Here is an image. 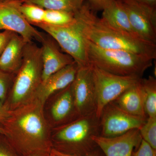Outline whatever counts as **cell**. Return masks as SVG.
<instances>
[{
	"instance_id": "d4e9b609",
	"label": "cell",
	"mask_w": 156,
	"mask_h": 156,
	"mask_svg": "<svg viewBox=\"0 0 156 156\" xmlns=\"http://www.w3.org/2000/svg\"><path fill=\"white\" fill-rule=\"evenodd\" d=\"M131 156H156V150L142 139L137 150L133 151Z\"/></svg>"
},
{
	"instance_id": "e575fe53",
	"label": "cell",
	"mask_w": 156,
	"mask_h": 156,
	"mask_svg": "<svg viewBox=\"0 0 156 156\" xmlns=\"http://www.w3.org/2000/svg\"><path fill=\"white\" fill-rule=\"evenodd\" d=\"M18 1V0H0V2H10V1Z\"/></svg>"
},
{
	"instance_id": "9a60e30c",
	"label": "cell",
	"mask_w": 156,
	"mask_h": 156,
	"mask_svg": "<svg viewBox=\"0 0 156 156\" xmlns=\"http://www.w3.org/2000/svg\"><path fill=\"white\" fill-rule=\"evenodd\" d=\"M27 43L22 37L14 34L0 56V69L9 73H17L22 64Z\"/></svg>"
},
{
	"instance_id": "44dd1931",
	"label": "cell",
	"mask_w": 156,
	"mask_h": 156,
	"mask_svg": "<svg viewBox=\"0 0 156 156\" xmlns=\"http://www.w3.org/2000/svg\"><path fill=\"white\" fill-rule=\"evenodd\" d=\"M76 21L74 13L60 10H45L43 23L49 25L63 26Z\"/></svg>"
},
{
	"instance_id": "d6a6232c",
	"label": "cell",
	"mask_w": 156,
	"mask_h": 156,
	"mask_svg": "<svg viewBox=\"0 0 156 156\" xmlns=\"http://www.w3.org/2000/svg\"><path fill=\"white\" fill-rule=\"evenodd\" d=\"M50 156H63L58 153L57 150L54 149H52L50 152Z\"/></svg>"
},
{
	"instance_id": "4316f807",
	"label": "cell",
	"mask_w": 156,
	"mask_h": 156,
	"mask_svg": "<svg viewBox=\"0 0 156 156\" xmlns=\"http://www.w3.org/2000/svg\"><path fill=\"white\" fill-rule=\"evenodd\" d=\"M114 0H89V8L92 11L102 10L104 7L109 3Z\"/></svg>"
},
{
	"instance_id": "d6986e66",
	"label": "cell",
	"mask_w": 156,
	"mask_h": 156,
	"mask_svg": "<svg viewBox=\"0 0 156 156\" xmlns=\"http://www.w3.org/2000/svg\"><path fill=\"white\" fill-rule=\"evenodd\" d=\"M40 6L45 10H60L74 13L83 5V0H20Z\"/></svg>"
},
{
	"instance_id": "1f68e13d",
	"label": "cell",
	"mask_w": 156,
	"mask_h": 156,
	"mask_svg": "<svg viewBox=\"0 0 156 156\" xmlns=\"http://www.w3.org/2000/svg\"><path fill=\"white\" fill-rule=\"evenodd\" d=\"M50 152L37 153L30 154L26 156H50Z\"/></svg>"
},
{
	"instance_id": "7a4b0ae2",
	"label": "cell",
	"mask_w": 156,
	"mask_h": 156,
	"mask_svg": "<svg viewBox=\"0 0 156 156\" xmlns=\"http://www.w3.org/2000/svg\"><path fill=\"white\" fill-rule=\"evenodd\" d=\"M74 16L84 38L105 49L123 50L152 58H156V44L113 27L97 17L89 5H83Z\"/></svg>"
},
{
	"instance_id": "8fae6325",
	"label": "cell",
	"mask_w": 156,
	"mask_h": 156,
	"mask_svg": "<svg viewBox=\"0 0 156 156\" xmlns=\"http://www.w3.org/2000/svg\"><path fill=\"white\" fill-rule=\"evenodd\" d=\"M71 87L79 116L95 112L97 101L92 66L78 68Z\"/></svg>"
},
{
	"instance_id": "cb8c5ba5",
	"label": "cell",
	"mask_w": 156,
	"mask_h": 156,
	"mask_svg": "<svg viewBox=\"0 0 156 156\" xmlns=\"http://www.w3.org/2000/svg\"><path fill=\"white\" fill-rule=\"evenodd\" d=\"M12 74L0 69V100H5L11 80Z\"/></svg>"
},
{
	"instance_id": "e0dca14e",
	"label": "cell",
	"mask_w": 156,
	"mask_h": 156,
	"mask_svg": "<svg viewBox=\"0 0 156 156\" xmlns=\"http://www.w3.org/2000/svg\"><path fill=\"white\" fill-rule=\"evenodd\" d=\"M102 11L101 18L105 22L121 31L139 37L132 28L126 10L118 0L109 3Z\"/></svg>"
},
{
	"instance_id": "f1b7e54d",
	"label": "cell",
	"mask_w": 156,
	"mask_h": 156,
	"mask_svg": "<svg viewBox=\"0 0 156 156\" xmlns=\"http://www.w3.org/2000/svg\"><path fill=\"white\" fill-rule=\"evenodd\" d=\"M0 144V156H16L13 150L14 149Z\"/></svg>"
},
{
	"instance_id": "83f0119b",
	"label": "cell",
	"mask_w": 156,
	"mask_h": 156,
	"mask_svg": "<svg viewBox=\"0 0 156 156\" xmlns=\"http://www.w3.org/2000/svg\"><path fill=\"white\" fill-rule=\"evenodd\" d=\"M11 110L4 105L0 100V123H4L11 115Z\"/></svg>"
},
{
	"instance_id": "6da1fadb",
	"label": "cell",
	"mask_w": 156,
	"mask_h": 156,
	"mask_svg": "<svg viewBox=\"0 0 156 156\" xmlns=\"http://www.w3.org/2000/svg\"><path fill=\"white\" fill-rule=\"evenodd\" d=\"M44 105L34 98L11 110V115L3 123L9 144L20 156L50 152L52 150Z\"/></svg>"
},
{
	"instance_id": "603a6c76",
	"label": "cell",
	"mask_w": 156,
	"mask_h": 156,
	"mask_svg": "<svg viewBox=\"0 0 156 156\" xmlns=\"http://www.w3.org/2000/svg\"><path fill=\"white\" fill-rule=\"evenodd\" d=\"M139 130L142 139L156 150V117H148Z\"/></svg>"
},
{
	"instance_id": "8992f818",
	"label": "cell",
	"mask_w": 156,
	"mask_h": 156,
	"mask_svg": "<svg viewBox=\"0 0 156 156\" xmlns=\"http://www.w3.org/2000/svg\"><path fill=\"white\" fill-rule=\"evenodd\" d=\"M33 26L52 37L61 50L72 57L79 67L91 65L87 57L86 40L81 33L76 20L73 23L63 26L50 25L43 22Z\"/></svg>"
},
{
	"instance_id": "277c9868",
	"label": "cell",
	"mask_w": 156,
	"mask_h": 156,
	"mask_svg": "<svg viewBox=\"0 0 156 156\" xmlns=\"http://www.w3.org/2000/svg\"><path fill=\"white\" fill-rule=\"evenodd\" d=\"M41 50L33 42L26 45L22 64L16 73L12 86L11 103L12 110L30 102L42 81Z\"/></svg>"
},
{
	"instance_id": "9c48e42d",
	"label": "cell",
	"mask_w": 156,
	"mask_h": 156,
	"mask_svg": "<svg viewBox=\"0 0 156 156\" xmlns=\"http://www.w3.org/2000/svg\"><path fill=\"white\" fill-rule=\"evenodd\" d=\"M20 0L0 2V30L13 32L27 42L41 43L45 33L35 28L26 19L19 9Z\"/></svg>"
},
{
	"instance_id": "52a82bcc",
	"label": "cell",
	"mask_w": 156,
	"mask_h": 156,
	"mask_svg": "<svg viewBox=\"0 0 156 156\" xmlns=\"http://www.w3.org/2000/svg\"><path fill=\"white\" fill-rule=\"evenodd\" d=\"M92 68L97 101L95 113L99 119L107 105L115 100L142 78L117 75L94 66H92Z\"/></svg>"
},
{
	"instance_id": "d590c367",
	"label": "cell",
	"mask_w": 156,
	"mask_h": 156,
	"mask_svg": "<svg viewBox=\"0 0 156 156\" xmlns=\"http://www.w3.org/2000/svg\"><path fill=\"white\" fill-rule=\"evenodd\" d=\"M83 1H84V0H83Z\"/></svg>"
},
{
	"instance_id": "5b68a950",
	"label": "cell",
	"mask_w": 156,
	"mask_h": 156,
	"mask_svg": "<svg viewBox=\"0 0 156 156\" xmlns=\"http://www.w3.org/2000/svg\"><path fill=\"white\" fill-rule=\"evenodd\" d=\"M100 134V119L96 113L80 116L62 126L55 135L58 144L67 147L80 148L86 154L97 146L93 140L94 136Z\"/></svg>"
},
{
	"instance_id": "3957f363",
	"label": "cell",
	"mask_w": 156,
	"mask_h": 156,
	"mask_svg": "<svg viewBox=\"0 0 156 156\" xmlns=\"http://www.w3.org/2000/svg\"><path fill=\"white\" fill-rule=\"evenodd\" d=\"M86 45L89 64L114 74L142 78L152 65L153 59L146 56L126 50L103 49L87 40Z\"/></svg>"
},
{
	"instance_id": "30bf717a",
	"label": "cell",
	"mask_w": 156,
	"mask_h": 156,
	"mask_svg": "<svg viewBox=\"0 0 156 156\" xmlns=\"http://www.w3.org/2000/svg\"><path fill=\"white\" fill-rule=\"evenodd\" d=\"M126 10L132 28L140 38L156 44V10L134 0H118Z\"/></svg>"
},
{
	"instance_id": "7402d4cb",
	"label": "cell",
	"mask_w": 156,
	"mask_h": 156,
	"mask_svg": "<svg viewBox=\"0 0 156 156\" xmlns=\"http://www.w3.org/2000/svg\"><path fill=\"white\" fill-rule=\"evenodd\" d=\"M19 9L26 19L32 25L43 22L45 10L40 6L21 2Z\"/></svg>"
},
{
	"instance_id": "f546056e",
	"label": "cell",
	"mask_w": 156,
	"mask_h": 156,
	"mask_svg": "<svg viewBox=\"0 0 156 156\" xmlns=\"http://www.w3.org/2000/svg\"><path fill=\"white\" fill-rule=\"evenodd\" d=\"M57 151L58 152V153L63 156H100L98 152L95 151L93 150L89 152L88 153L84 155L71 154L64 153L62 152L59 151L58 150H57Z\"/></svg>"
},
{
	"instance_id": "ba28073f",
	"label": "cell",
	"mask_w": 156,
	"mask_h": 156,
	"mask_svg": "<svg viewBox=\"0 0 156 156\" xmlns=\"http://www.w3.org/2000/svg\"><path fill=\"white\" fill-rule=\"evenodd\" d=\"M147 119L130 115L112 101L104 108L99 118L100 136L115 137L133 129H139Z\"/></svg>"
},
{
	"instance_id": "484cf974",
	"label": "cell",
	"mask_w": 156,
	"mask_h": 156,
	"mask_svg": "<svg viewBox=\"0 0 156 156\" xmlns=\"http://www.w3.org/2000/svg\"><path fill=\"white\" fill-rule=\"evenodd\" d=\"M14 34L13 32L7 30L0 32V56Z\"/></svg>"
},
{
	"instance_id": "7c38bea8",
	"label": "cell",
	"mask_w": 156,
	"mask_h": 156,
	"mask_svg": "<svg viewBox=\"0 0 156 156\" xmlns=\"http://www.w3.org/2000/svg\"><path fill=\"white\" fill-rule=\"evenodd\" d=\"M93 140L105 156H131L142 138L139 129H135L115 137L94 136Z\"/></svg>"
},
{
	"instance_id": "4fadbf2b",
	"label": "cell",
	"mask_w": 156,
	"mask_h": 156,
	"mask_svg": "<svg viewBox=\"0 0 156 156\" xmlns=\"http://www.w3.org/2000/svg\"><path fill=\"white\" fill-rule=\"evenodd\" d=\"M41 43L43 65L42 81L74 62L71 56L62 52L56 41L48 34H44Z\"/></svg>"
},
{
	"instance_id": "ac0fdd59",
	"label": "cell",
	"mask_w": 156,
	"mask_h": 156,
	"mask_svg": "<svg viewBox=\"0 0 156 156\" xmlns=\"http://www.w3.org/2000/svg\"><path fill=\"white\" fill-rule=\"evenodd\" d=\"M51 113L53 119L57 122H64L73 115L80 117L75 108L71 85L60 91L51 107Z\"/></svg>"
},
{
	"instance_id": "836d02e7",
	"label": "cell",
	"mask_w": 156,
	"mask_h": 156,
	"mask_svg": "<svg viewBox=\"0 0 156 156\" xmlns=\"http://www.w3.org/2000/svg\"><path fill=\"white\" fill-rule=\"evenodd\" d=\"M0 134H4L5 135V131L4 127L0 125Z\"/></svg>"
},
{
	"instance_id": "4dcf8cb0",
	"label": "cell",
	"mask_w": 156,
	"mask_h": 156,
	"mask_svg": "<svg viewBox=\"0 0 156 156\" xmlns=\"http://www.w3.org/2000/svg\"><path fill=\"white\" fill-rule=\"evenodd\" d=\"M136 2H138L148 6L156 8V0H134Z\"/></svg>"
},
{
	"instance_id": "2e32d148",
	"label": "cell",
	"mask_w": 156,
	"mask_h": 156,
	"mask_svg": "<svg viewBox=\"0 0 156 156\" xmlns=\"http://www.w3.org/2000/svg\"><path fill=\"white\" fill-rule=\"evenodd\" d=\"M141 79L113 101L119 107L130 115L147 119L144 110V94L140 83Z\"/></svg>"
},
{
	"instance_id": "ffe728a7",
	"label": "cell",
	"mask_w": 156,
	"mask_h": 156,
	"mask_svg": "<svg viewBox=\"0 0 156 156\" xmlns=\"http://www.w3.org/2000/svg\"><path fill=\"white\" fill-rule=\"evenodd\" d=\"M144 98V110L147 117H156V80L152 76L140 80Z\"/></svg>"
},
{
	"instance_id": "5bb4252c",
	"label": "cell",
	"mask_w": 156,
	"mask_h": 156,
	"mask_svg": "<svg viewBox=\"0 0 156 156\" xmlns=\"http://www.w3.org/2000/svg\"><path fill=\"white\" fill-rule=\"evenodd\" d=\"M78 68L75 62L51 75L45 80L41 81L35 95V98L45 104L51 95L60 92L73 83Z\"/></svg>"
}]
</instances>
